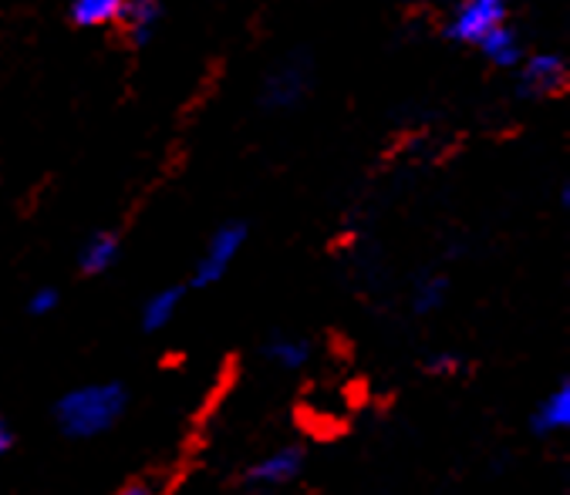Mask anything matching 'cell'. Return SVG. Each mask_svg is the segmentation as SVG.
Masks as SVG:
<instances>
[{
  "label": "cell",
  "mask_w": 570,
  "mask_h": 495,
  "mask_svg": "<svg viewBox=\"0 0 570 495\" xmlns=\"http://www.w3.org/2000/svg\"><path fill=\"white\" fill-rule=\"evenodd\" d=\"M449 297V277L442 274H425L419 277L415 290H412V310L415 314H435Z\"/></svg>",
  "instance_id": "5bb4252c"
},
{
  "label": "cell",
  "mask_w": 570,
  "mask_h": 495,
  "mask_svg": "<svg viewBox=\"0 0 570 495\" xmlns=\"http://www.w3.org/2000/svg\"><path fill=\"white\" fill-rule=\"evenodd\" d=\"M301 472H304V448L301 445H281V448L267 452L264 458H257L244 472V482L250 488H281V485L294 482Z\"/></svg>",
  "instance_id": "8992f818"
},
{
  "label": "cell",
  "mask_w": 570,
  "mask_h": 495,
  "mask_svg": "<svg viewBox=\"0 0 570 495\" xmlns=\"http://www.w3.org/2000/svg\"><path fill=\"white\" fill-rule=\"evenodd\" d=\"M159 18H163V8L153 4V0H126V8L119 14V24L126 28L132 48H146L156 38Z\"/></svg>",
  "instance_id": "9c48e42d"
},
{
  "label": "cell",
  "mask_w": 570,
  "mask_h": 495,
  "mask_svg": "<svg viewBox=\"0 0 570 495\" xmlns=\"http://www.w3.org/2000/svg\"><path fill=\"white\" fill-rule=\"evenodd\" d=\"M11 445H14V432H11V425L4 418H0V458L11 452Z\"/></svg>",
  "instance_id": "ac0fdd59"
},
{
  "label": "cell",
  "mask_w": 570,
  "mask_h": 495,
  "mask_svg": "<svg viewBox=\"0 0 570 495\" xmlns=\"http://www.w3.org/2000/svg\"><path fill=\"white\" fill-rule=\"evenodd\" d=\"M58 290L55 287H41V290H35L31 297H28V314L31 317H48V314H55L58 310Z\"/></svg>",
  "instance_id": "2e32d148"
},
{
  "label": "cell",
  "mask_w": 570,
  "mask_h": 495,
  "mask_svg": "<svg viewBox=\"0 0 570 495\" xmlns=\"http://www.w3.org/2000/svg\"><path fill=\"white\" fill-rule=\"evenodd\" d=\"M244 242H247V222H223L209 242H206V250L193 270V280L189 287H213L226 277V270H230V264L237 260V254L244 250Z\"/></svg>",
  "instance_id": "7a4b0ae2"
},
{
  "label": "cell",
  "mask_w": 570,
  "mask_h": 495,
  "mask_svg": "<svg viewBox=\"0 0 570 495\" xmlns=\"http://www.w3.org/2000/svg\"><path fill=\"white\" fill-rule=\"evenodd\" d=\"M463 367V360L460 357H455L452 350H435L429 360H425V370H429V375L432 378H452L455 375V370H460Z\"/></svg>",
  "instance_id": "9a60e30c"
},
{
  "label": "cell",
  "mask_w": 570,
  "mask_h": 495,
  "mask_svg": "<svg viewBox=\"0 0 570 495\" xmlns=\"http://www.w3.org/2000/svg\"><path fill=\"white\" fill-rule=\"evenodd\" d=\"M517 75L520 98H553L567 91V61L557 55H530L523 58Z\"/></svg>",
  "instance_id": "277c9868"
},
{
  "label": "cell",
  "mask_w": 570,
  "mask_h": 495,
  "mask_svg": "<svg viewBox=\"0 0 570 495\" xmlns=\"http://www.w3.org/2000/svg\"><path fill=\"white\" fill-rule=\"evenodd\" d=\"M500 24H507V0H463V4L455 8L445 34L455 44H473L476 48Z\"/></svg>",
  "instance_id": "3957f363"
},
{
  "label": "cell",
  "mask_w": 570,
  "mask_h": 495,
  "mask_svg": "<svg viewBox=\"0 0 570 495\" xmlns=\"http://www.w3.org/2000/svg\"><path fill=\"white\" fill-rule=\"evenodd\" d=\"M129 408V392L119 382L78 385L55 405V422L68 438H98Z\"/></svg>",
  "instance_id": "6da1fadb"
},
{
  "label": "cell",
  "mask_w": 570,
  "mask_h": 495,
  "mask_svg": "<svg viewBox=\"0 0 570 495\" xmlns=\"http://www.w3.org/2000/svg\"><path fill=\"white\" fill-rule=\"evenodd\" d=\"M264 357L281 370H301L311 360V340L291 337V334H274L264 344Z\"/></svg>",
  "instance_id": "8fae6325"
},
{
  "label": "cell",
  "mask_w": 570,
  "mask_h": 495,
  "mask_svg": "<svg viewBox=\"0 0 570 495\" xmlns=\"http://www.w3.org/2000/svg\"><path fill=\"white\" fill-rule=\"evenodd\" d=\"M126 8V0H71V21L78 28H101L116 24Z\"/></svg>",
  "instance_id": "4fadbf2b"
},
{
  "label": "cell",
  "mask_w": 570,
  "mask_h": 495,
  "mask_svg": "<svg viewBox=\"0 0 570 495\" xmlns=\"http://www.w3.org/2000/svg\"><path fill=\"white\" fill-rule=\"evenodd\" d=\"M116 495H159V488H156L153 482H129V485H122Z\"/></svg>",
  "instance_id": "e0dca14e"
},
{
  "label": "cell",
  "mask_w": 570,
  "mask_h": 495,
  "mask_svg": "<svg viewBox=\"0 0 570 495\" xmlns=\"http://www.w3.org/2000/svg\"><path fill=\"white\" fill-rule=\"evenodd\" d=\"M570 425V382H560L530 415V428L533 435H553L563 432Z\"/></svg>",
  "instance_id": "ba28073f"
},
{
  "label": "cell",
  "mask_w": 570,
  "mask_h": 495,
  "mask_svg": "<svg viewBox=\"0 0 570 495\" xmlns=\"http://www.w3.org/2000/svg\"><path fill=\"white\" fill-rule=\"evenodd\" d=\"M476 48H480V51L487 55V61H490V65H497V68H517V65L527 58L523 41H520V34H517L510 24L493 28V31H490Z\"/></svg>",
  "instance_id": "30bf717a"
},
{
  "label": "cell",
  "mask_w": 570,
  "mask_h": 495,
  "mask_svg": "<svg viewBox=\"0 0 570 495\" xmlns=\"http://www.w3.org/2000/svg\"><path fill=\"white\" fill-rule=\"evenodd\" d=\"M183 297H186V287H183V284L166 287V290H156V294L146 300V307H142V330H149V334H153V330H163V327L176 317Z\"/></svg>",
  "instance_id": "7c38bea8"
},
{
  "label": "cell",
  "mask_w": 570,
  "mask_h": 495,
  "mask_svg": "<svg viewBox=\"0 0 570 495\" xmlns=\"http://www.w3.org/2000/svg\"><path fill=\"white\" fill-rule=\"evenodd\" d=\"M153 4H159V8H166V4H173V0H153Z\"/></svg>",
  "instance_id": "d6986e66"
},
{
  "label": "cell",
  "mask_w": 570,
  "mask_h": 495,
  "mask_svg": "<svg viewBox=\"0 0 570 495\" xmlns=\"http://www.w3.org/2000/svg\"><path fill=\"white\" fill-rule=\"evenodd\" d=\"M311 58H287L267 75L264 85V105L267 108H294L311 91Z\"/></svg>",
  "instance_id": "5b68a950"
},
{
  "label": "cell",
  "mask_w": 570,
  "mask_h": 495,
  "mask_svg": "<svg viewBox=\"0 0 570 495\" xmlns=\"http://www.w3.org/2000/svg\"><path fill=\"white\" fill-rule=\"evenodd\" d=\"M119 254H122V236L111 232V229H101V232H91L88 242L81 246L78 267L85 277H101L105 270L116 267Z\"/></svg>",
  "instance_id": "52a82bcc"
}]
</instances>
